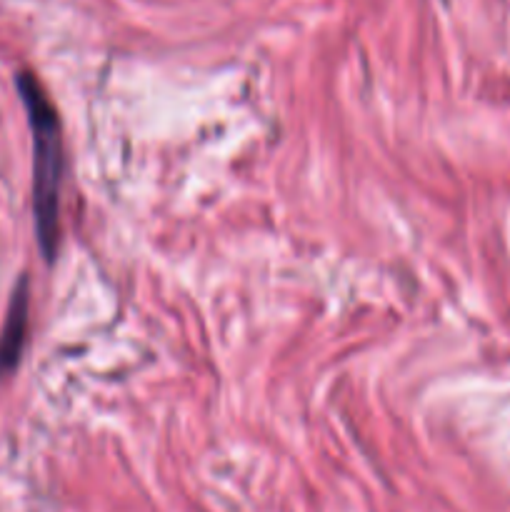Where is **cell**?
<instances>
[{
    "label": "cell",
    "mask_w": 510,
    "mask_h": 512,
    "mask_svg": "<svg viewBox=\"0 0 510 512\" xmlns=\"http://www.w3.org/2000/svg\"><path fill=\"white\" fill-rule=\"evenodd\" d=\"M20 100H23L28 128L33 135V213L40 253L53 263L60 243V185H63V130L58 110L48 98L40 80L20 70Z\"/></svg>",
    "instance_id": "6da1fadb"
},
{
    "label": "cell",
    "mask_w": 510,
    "mask_h": 512,
    "mask_svg": "<svg viewBox=\"0 0 510 512\" xmlns=\"http://www.w3.org/2000/svg\"><path fill=\"white\" fill-rule=\"evenodd\" d=\"M28 313H30V283L28 278H20L10 295L8 313H5L3 330H0V378L13 373L20 363V355L25 348V335H28Z\"/></svg>",
    "instance_id": "7a4b0ae2"
}]
</instances>
